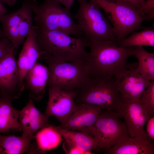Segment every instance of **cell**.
<instances>
[{
	"mask_svg": "<svg viewBox=\"0 0 154 154\" xmlns=\"http://www.w3.org/2000/svg\"><path fill=\"white\" fill-rule=\"evenodd\" d=\"M15 49L10 40L6 37L0 40V60L11 53L15 52Z\"/></svg>",
	"mask_w": 154,
	"mask_h": 154,
	"instance_id": "obj_27",
	"label": "cell"
},
{
	"mask_svg": "<svg viewBox=\"0 0 154 154\" xmlns=\"http://www.w3.org/2000/svg\"><path fill=\"white\" fill-rule=\"evenodd\" d=\"M33 139L23 135L3 136L0 134V154L28 153Z\"/></svg>",
	"mask_w": 154,
	"mask_h": 154,
	"instance_id": "obj_21",
	"label": "cell"
},
{
	"mask_svg": "<svg viewBox=\"0 0 154 154\" xmlns=\"http://www.w3.org/2000/svg\"><path fill=\"white\" fill-rule=\"evenodd\" d=\"M43 0L42 4L36 2L33 6L36 27L60 31L76 38L82 37L70 10L61 6L56 0Z\"/></svg>",
	"mask_w": 154,
	"mask_h": 154,
	"instance_id": "obj_6",
	"label": "cell"
},
{
	"mask_svg": "<svg viewBox=\"0 0 154 154\" xmlns=\"http://www.w3.org/2000/svg\"><path fill=\"white\" fill-rule=\"evenodd\" d=\"M40 57L48 66L47 86L67 91L81 89L90 76L87 62H68L43 51Z\"/></svg>",
	"mask_w": 154,
	"mask_h": 154,
	"instance_id": "obj_3",
	"label": "cell"
},
{
	"mask_svg": "<svg viewBox=\"0 0 154 154\" xmlns=\"http://www.w3.org/2000/svg\"><path fill=\"white\" fill-rule=\"evenodd\" d=\"M58 3L63 5L64 7L70 10L74 0H56Z\"/></svg>",
	"mask_w": 154,
	"mask_h": 154,
	"instance_id": "obj_30",
	"label": "cell"
},
{
	"mask_svg": "<svg viewBox=\"0 0 154 154\" xmlns=\"http://www.w3.org/2000/svg\"><path fill=\"white\" fill-rule=\"evenodd\" d=\"M123 101L115 76H91L74 98L75 104L84 103L98 106L103 110L117 111Z\"/></svg>",
	"mask_w": 154,
	"mask_h": 154,
	"instance_id": "obj_4",
	"label": "cell"
},
{
	"mask_svg": "<svg viewBox=\"0 0 154 154\" xmlns=\"http://www.w3.org/2000/svg\"><path fill=\"white\" fill-rule=\"evenodd\" d=\"M5 37V35L3 32V31L0 28V39Z\"/></svg>",
	"mask_w": 154,
	"mask_h": 154,
	"instance_id": "obj_34",
	"label": "cell"
},
{
	"mask_svg": "<svg viewBox=\"0 0 154 154\" xmlns=\"http://www.w3.org/2000/svg\"><path fill=\"white\" fill-rule=\"evenodd\" d=\"M117 46L123 48L139 46L154 47V28L145 27L140 31H134L128 37L119 41Z\"/></svg>",
	"mask_w": 154,
	"mask_h": 154,
	"instance_id": "obj_23",
	"label": "cell"
},
{
	"mask_svg": "<svg viewBox=\"0 0 154 154\" xmlns=\"http://www.w3.org/2000/svg\"><path fill=\"white\" fill-rule=\"evenodd\" d=\"M35 38L34 26H33L23 43L17 62L20 84L24 90L25 88L24 80L25 75L34 66L43 52L39 49Z\"/></svg>",
	"mask_w": 154,
	"mask_h": 154,
	"instance_id": "obj_14",
	"label": "cell"
},
{
	"mask_svg": "<svg viewBox=\"0 0 154 154\" xmlns=\"http://www.w3.org/2000/svg\"><path fill=\"white\" fill-rule=\"evenodd\" d=\"M48 117L42 114L29 98L26 106L20 110L18 120L22 135L34 139L37 132L48 124Z\"/></svg>",
	"mask_w": 154,
	"mask_h": 154,
	"instance_id": "obj_15",
	"label": "cell"
},
{
	"mask_svg": "<svg viewBox=\"0 0 154 154\" xmlns=\"http://www.w3.org/2000/svg\"><path fill=\"white\" fill-rule=\"evenodd\" d=\"M146 133L152 139H154V116L151 117L147 121Z\"/></svg>",
	"mask_w": 154,
	"mask_h": 154,
	"instance_id": "obj_29",
	"label": "cell"
},
{
	"mask_svg": "<svg viewBox=\"0 0 154 154\" xmlns=\"http://www.w3.org/2000/svg\"><path fill=\"white\" fill-rule=\"evenodd\" d=\"M36 2L35 0H33L30 4L19 25V40L20 45L27 37L30 30L33 27V11L32 7Z\"/></svg>",
	"mask_w": 154,
	"mask_h": 154,
	"instance_id": "obj_24",
	"label": "cell"
},
{
	"mask_svg": "<svg viewBox=\"0 0 154 154\" xmlns=\"http://www.w3.org/2000/svg\"><path fill=\"white\" fill-rule=\"evenodd\" d=\"M69 149L68 152L69 154H86V153L79 149L75 147H69Z\"/></svg>",
	"mask_w": 154,
	"mask_h": 154,
	"instance_id": "obj_31",
	"label": "cell"
},
{
	"mask_svg": "<svg viewBox=\"0 0 154 154\" xmlns=\"http://www.w3.org/2000/svg\"><path fill=\"white\" fill-rule=\"evenodd\" d=\"M103 110L100 107L92 104H76L68 118L59 126L66 129L82 132L93 137L95 124Z\"/></svg>",
	"mask_w": 154,
	"mask_h": 154,
	"instance_id": "obj_10",
	"label": "cell"
},
{
	"mask_svg": "<svg viewBox=\"0 0 154 154\" xmlns=\"http://www.w3.org/2000/svg\"><path fill=\"white\" fill-rule=\"evenodd\" d=\"M9 11L4 7L0 1V20L2 17L5 14L8 13Z\"/></svg>",
	"mask_w": 154,
	"mask_h": 154,
	"instance_id": "obj_32",
	"label": "cell"
},
{
	"mask_svg": "<svg viewBox=\"0 0 154 154\" xmlns=\"http://www.w3.org/2000/svg\"><path fill=\"white\" fill-rule=\"evenodd\" d=\"M0 1L2 3L6 4L9 6H12L15 5L17 0H0Z\"/></svg>",
	"mask_w": 154,
	"mask_h": 154,
	"instance_id": "obj_33",
	"label": "cell"
},
{
	"mask_svg": "<svg viewBox=\"0 0 154 154\" xmlns=\"http://www.w3.org/2000/svg\"><path fill=\"white\" fill-rule=\"evenodd\" d=\"M106 150L107 154H154V144L151 140L141 137L126 136Z\"/></svg>",
	"mask_w": 154,
	"mask_h": 154,
	"instance_id": "obj_16",
	"label": "cell"
},
{
	"mask_svg": "<svg viewBox=\"0 0 154 154\" xmlns=\"http://www.w3.org/2000/svg\"><path fill=\"white\" fill-rule=\"evenodd\" d=\"M55 126L68 147L78 148L86 154H92V150L95 149V143L93 137L82 132L66 129L59 126Z\"/></svg>",
	"mask_w": 154,
	"mask_h": 154,
	"instance_id": "obj_20",
	"label": "cell"
},
{
	"mask_svg": "<svg viewBox=\"0 0 154 154\" xmlns=\"http://www.w3.org/2000/svg\"><path fill=\"white\" fill-rule=\"evenodd\" d=\"M34 27L36 42L40 51L63 61H87V41L83 37L74 38L60 31Z\"/></svg>",
	"mask_w": 154,
	"mask_h": 154,
	"instance_id": "obj_2",
	"label": "cell"
},
{
	"mask_svg": "<svg viewBox=\"0 0 154 154\" xmlns=\"http://www.w3.org/2000/svg\"><path fill=\"white\" fill-rule=\"evenodd\" d=\"M137 59V70L144 78L154 80V53L146 51L143 46H133L131 52Z\"/></svg>",
	"mask_w": 154,
	"mask_h": 154,
	"instance_id": "obj_22",
	"label": "cell"
},
{
	"mask_svg": "<svg viewBox=\"0 0 154 154\" xmlns=\"http://www.w3.org/2000/svg\"><path fill=\"white\" fill-rule=\"evenodd\" d=\"M14 55L11 53L0 60V98H18L24 90L20 84Z\"/></svg>",
	"mask_w": 154,
	"mask_h": 154,
	"instance_id": "obj_11",
	"label": "cell"
},
{
	"mask_svg": "<svg viewBox=\"0 0 154 154\" xmlns=\"http://www.w3.org/2000/svg\"><path fill=\"white\" fill-rule=\"evenodd\" d=\"M48 75V68L36 63L27 73L25 87L29 91V98L37 101L42 98L45 91Z\"/></svg>",
	"mask_w": 154,
	"mask_h": 154,
	"instance_id": "obj_17",
	"label": "cell"
},
{
	"mask_svg": "<svg viewBox=\"0 0 154 154\" xmlns=\"http://www.w3.org/2000/svg\"><path fill=\"white\" fill-rule=\"evenodd\" d=\"M95 0L112 23L118 42L130 33L145 28L142 26L143 20L131 5L120 2Z\"/></svg>",
	"mask_w": 154,
	"mask_h": 154,
	"instance_id": "obj_7",
	"label": "cell"
},
{
	"mask_svg": "<svg viewBox=\"0 0 154 154\" xmlns=\"http://www.w3.org/2000/svg\"><path fill=\"white\" fill-rule=\"evenodd\" d=\"M33 140L28 154H42L57 147L62 137L55 125L48 123L37 132Z\"/></svg>",
	"mask_w": 154,
	"mask_h": 154,
	"instance_id": "obj_18",
	"label": "cell"
},
{
	"mask_svg": "<svg viewBox=\"0 0 154 154\" xmlns=\"http://www.w3.org/2000/svg\"><path fill=\"white\" fill-rule=\"evenodd\" d=\"M12 99L0 98V134L10 130L22 131L18 118L20 110L12 106Z\"/></svg>",
	"mask_w": 154,
	"mask_h": 154,
	"instance_id": "obj_19",
	"label": "cell"
},
{
	"mask_svg": "<svg viewBox=\"0 0 154 154\" xmlns=\"http://www.w3.org/2000/svg\"><path fill=\"white\" fill-rule=\"evenodd\" d=\"M86 41L90 50L87 62L91 76H115L134 64L127 63L133 46L121 48L108 40Z\"/></svg>",
	"mask_w": 154,
	"mask_h": 154,
	"instance_id": "obj_1",
	"label": "cell"
},
{
	"mask_svg": "<svg viewBox=\"0 0 154 154\" xmlns=\"http://www.w3.org/2000/svg\"><path fill=\"white\" fill-rule=\"evenodd\" d=\"M78 10L73 18L78 28L87 41L108 40L118 42L114 29L100 11L95 0H77Z\"/></svg>",
	"mask_w": 154,
	"mask_h": 154,
	"instance_id": "obj_5",
	"label": "cell"
},
{
	"mask_svg": "<svg viewBox=\"0 0 154 154\" xmlns=\"http://www.w3.org/2000/svg\"><path fill=\"white\" fill-rule=\"evenodd\" d=\"M140 100L154 111V80L151 81L142 93Z\"/></svg>",
	"mask_w": 154,
	"mask_h": 154,
	"instance_id": "obj_26",
	"label": "cell"
},
{
	"mask_svg": "<svg viewBox=\"0 0 154 154\" xmlns=\"http://www.w3.org/2000/svg\"><path fill=\"white\" fill-rule=\"evenodd\" d=\"M107 0V1H108V0Z\"/></svg>",
	"mask_w": 154,
	"mask_h": 154,
	"instance_id": "obj_35",
	"label": "cell"
},
{
	"mask_svg": "<svg viewBox=\"0 0 154 154\" xmlns=\"http://www.w3.org/2000/svg\"><path fill=\"white\" fill-rule=\"evenodd\" d=\"M137 11L143 21L153 19L154 0H146Z\"/></svg>",
	"mask_w": 154,
	"mask_h": 154,
	"instance_id": "obj_25",
	"label": "cell"
},
{
	"mask_svg": "<svg viewBox=\"0 0 154 154\" xmlns=\"http://www.w3.org/2000/svg\"><path fill=\"white\" fill-rule=\"evenodd\" d=\"M79 90L67 91L48 88L49 98L44 115L55 117L64 123L73 112L75 105L74 98Z\"/></svg>",
	"mask_w": 154,
	"mask_h": 154,
	"instance_id": "obj_12",
	"label": "cell"
},
{
	"mask_svg": "<svg viewBox=\"0 0 154 154\" xmlns=\"http://www.w3.org/2000/svg\"><path fill=\"white\" fill-rule=\"evenodd\" d=\"M117 112L124 119L130 136H139L151 140L145 130L144 126L154 115V111L140 99L123 100Z\"/></svg>",
	"mask_w": 154,
	"mask_h": 154,
	"instance_id": "obj_9",
	"label": "cell"
},
{
	"mask_svg": "<svg viewBox=\"0 0 154 154\" xmlns=\"http://www.w3.org/2000/svg\"><path fill=\"white\" fill-rule=\"evenodd\" d=\"M121 117L117 111L103 110L94 125L95 150L109 149L122 137L129 136Z\"/></svg>",
	"mask_w": 154,
	"mask_h": 154,
	"instance_id": "obj_8",
	"label": "cell"
},
{
	"mask_svg": "<svg viewBox=\"0 0 154 154\" xmlns=\"http://www.w3.org/2000/svg\"><path fill=\"white\" fill-rule=\"evenodd\" d=\"M146 0H108L112 2H120L128 4L137 10L142 5Z\"/></svg>",
	"mask_w": 154,
	"mask_h": 154,
	"instance_id": "obj_28",
	"label": "cell"
},
{
	"mask_svg": "<svg viewBox=\"0 0 154 154\" xmlns=\"http://www.w3.org/2000/svg\"><path fill=\"white\" fill-rule=\"evenodd\" d=\"M137 64L115 76L117 89L123 99H140L150 81L143 78L137 70Z\"/></svg>",
	"mask_w": 154,
	"mask_h": 154,
	"instance_id": "obj_13",
	"label": "cell"
}]
</instances>
